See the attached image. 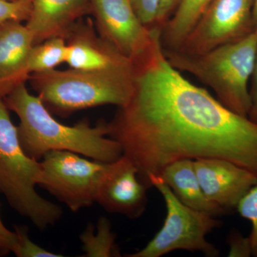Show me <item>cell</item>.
Here are the masks:
<instances>
[{"mask_svg":"<svg viewBox=\"0 0 257 257\" xmlns=\"http://www.w3.org/2000/svg\"><path fill=\"white\" fill-rule=\"evenodd\" d=\"M107 124L149 188L151 176L184 159H221L257 177L256 123L184 78L166 57L160 35L134 62L131 96Z\"/></svg>","mask_w":257,"mask_h":257,"instance_id":"6da1fadb","label":"cell"},{"mask_svg":"<svg viewBox=\"0 0 257 257\" xmlns=\"http://www.w3.org/2000/svg\"><path fill=\"white\" fill-rule=\"evenodd\" d=\"M10 111L18 115L19 138L24 151L41 160L48 152L69 151L92 160L111 163L123 155L121 145L109 136L107 122L92 126L87 120L67 126L56 120L40 98L19 86L4 99Z\"/></svg>","mask_w":257,"mask_h":257,"instance_id":"7a4b0ae2","label":"cell"},{"mask_svg":"<svg viewBox=\"0 0 257 257\" xmlns=\"http://www.w3.org/2000/svg\"><path fill=\"white\" fill-rule=\"evenodd\" d=\"M257 50V30L248 36L201 54L178 50L164 52L172 67L194 75L216 93L229 110L248 117L251 97L248 84Z\"/></svg>","mask_w":257,"mask_h":257,"instance_id":"3957f363","label":"cell"},{"mask_svg":"<svg viewBox=\"0 0 257 257\" xmlns=\"http://www.w3.org/2000/svg\"><path fill=\"white\" fill-rule=\"evenodd\" d=\"M133 71L55 69L31 74L28 81L52 114L67 117L96 106L125 105L133 92Z\"/></svg>","mask_w":257,"mask_h":257,"instance_id":"277c9868","label":"cell"},{"mask_svg":"<svg viewBox=\"0 0 257 257\" xmlns=\"http://www.w3.org/2000/svg\"><path fill=\"white\" fill-rule=\"evenodd\" d=\"M40 178V161L24 151L18 126L13 124L5 101L0 99V192L20 215L45 230L55 225L63 211L37 193Z\"/></svg>","mask_w":257,"mask_h":257,"instance_id":"5b68a950","label":"cell"},{"mask_svg":"<svg viewBox=\"0 0 257 257\" xmlns=\"http://www.w3.org/2000/svg\"><path fill=\"white\" fill-rule=\"evenodd\" d=\"M150 187L162 194L167 216L162 229L140 251L127 257H161L175 250L200 251L206 256H219V251L206 239L208 234L222 223L209 215L187 207L179 200L160 176H151Z\"/></svg>","mask_w":257,"mask_h":257,"instance_id":"8992f818","label":"cell"},{"mask_svg":"<svg viewBox=\"0 0 257 257\" xmlns=\"http://www.w3.org/2000/svg\"><path fill=\"white\" fill-rule=\"evenodd\" d=\"M40 162L39 186L73 212L95 202L98 186L109 164L69 151L48 152Z\"/></svg>","mask_w":257,"mask_h":257,"instance_id":"52a82bcc","label":"cell"},{"mask_svg":"<svg viewBox=\"0 0 257 257\" xmlns=\"http://www.w3.org/2000/svg\"><path fill=\"white\" fill-rule=\"evenodd\" d=\"M253 4L254 0H211L183 43L175 50L204 53L248 36L255 31Z\"/></svg>","mask_w":257,"mask_h":257,"instance_id":"ba28073f","label":"cell"},{"mask_svg":"<svg viewBox=\"0 0 257 257\" xmlns=\"http://www.w3.org/2000/svg\"><path fill=\"white\" fill-rule=\"evenodd\" d=\"M96 32L135 62L150 50L161 30L144 25L130 0H90Z\"/></svg>","mask_w":257,"mask_h":257,"instance_id":"9c48e42d","label":"cell"},{"mask_svg":"<svg viewBox=\"0 0 257 257\" xmlns=\"http://www.w3.org/2000/svg\"><path fill=\"white\" fill-rule=\"evenodd\" d=\"M148 189L139 178L136 166L122 155L108 164L98 186L95 202L106 211L137 219L146 209Z\"/></svg>","mask_w":257,"mask_h":257,"instance_id":"30bf717a","label":"cell"},{"mask_svg":"<svg viewBox=\"0 0 257 257\" xmlns=\"http://www.w3.org/2000/svg\"><path fill=\"white\" fill-rule=\"evenodd\" d=\"M194 165L206 197L227 213L236 209L240 200L257 184L256 175L229 161L198 159Z\"/></svg>","mask_w":257,"mask_h":257,"instance_id":"8fae6325","label":"cell"},{"mask_svg":"<svg viewBox=\"0 0 257 257\" xmlns=\"http://www.w3.org/2000/svg\"><path fill=\"white\" fill-rule=\"evenodd\" d=\"M66 63L82 70L132 71L134 63L103 40L89 18L79 20L66 38Z\"/></svg>","mask_w":257,"mask_h":257,"instance_id":"7c38bea8","label":"cell"},{"mask_svg":"<svg viewBox=\"0 0 257 257\" xmlns=\"http://www.w3.org/2000/svg\"><path fill=\"white\" fill-rule=\"evenodd\" d=\"M91 14L90 0H32L25 26L37 45L55 37L66 40L74 25Z\"/></svg>","mask_w":257,"mask_h":257,"instance_id":"4fadbf2b","label":"cell"},{"mask_svg":"<svg viewBox=\"0 0 257 257\" xmlns=\"http://www.w3.org/2000/svg\"><path fill=\"white\" fill-rule=\"evenodd\" d=\"M33 39L22 22L0 25V99L29 80V58Z\"/></svg>","mask_w":257,"mask_h":257,"instance_id":"5bb4252c","label":"cell"},{"mask_svg":"<svg viewBox=\"0 0 257 257\" xmlns=\"http://www.w3.org/2000/svg\"><path fill=\"white\" fill-rule=\"evenodd\" d=\"M160 177L187 207L213 216L228 214L206 197L194 169V160L184 159L172 162L166 166Z\"/></svg>","mask_w":257,"mask_h":257,"instance_id":"9a60e30c","label":"cell"},{"mask_svg":"<svg viewBox=\"0 0 257 257\" xmlns=\"http://www.w3.org/2000/svg\"><path fill=\"white\" fill-rule=\"evenodd\" d=\"M211 1L181 0L174 14L161 29L163 48L179 49Z\"/></svg>","mask_w":257,"mask_h":257,"instance_id":"2e32d148","label":"cell"},{"mask_svg":"<svg viewBox=\"0 0 257 257\" xmlns=\"http://www.w3.org/2000/svg\"><path fill=\"white\" fill-rule=\"evenodd\" d=\"M84 256H119V248L116 244V236L111 231L110 221L106 217H101L96 229L94 225H88L80 235Z\"/></svg>","mask_w":257,"mask_h":257,"instance_id":"e0dca14e","label":"cell"},{"mask_svg":"<svg viewBox=\"0 0 257 257\" xmlns=\"http://www.w3.org/2000/svg\"><path fill=\"white\" fill-rule=\"evenodd\" d=\"M66 40L60 37L50 39L32 47L29 58V70L30 74L48 72L66 62Z\"/></svg>","mask_w":257,"mask_h":257,"instance_id":"ac0fdd59","label":"cell"},{"mask_svg":"<svg viewBox=\"0 0 257 257\" xmlns=\"http://www.w3.org/2000/svg\"><path fill=\"white\" fill-rule=\"evenodd\" d=\"M236 210L251 224L249 237L252 256L257 257V184L250 189L240 200Z\"/></svg>","mask_w":257,"mask_h":257,"instance_id":"d6986e66","label":"cell"},{"mask_svg":"<svg viewBox=\"0 0 257 257\" xmlns=\"http://www.w3.org/2000/svg\"><path fill=\"white\" fill-rule=\"evenodd\" d=\"M15 232L18 234V243L15 256L18 257H62L63 255L53 253L34 243L29 236L28 227L15 225Z\"/></svg>","mask_w":257,"mask_h":257,"instance_id":"ffe728a7","label":"cell"},{"mask_svg":"<svg viewBox=\"0 0 257 257\" xmlns=\"http://www.w3.org/2000/svg\"><path fill=\"white\" fill-rule=\"evenodd\" d=\"M31 5L32 0H0V25L10 21L26 22Z\"/></svg>","mask_w":257,"mask_h":257,"instance_id":"44dd1931","label":"cell"},{"mask_svg":"<svg viewBox=\"0 0 257 257\" xmlns=\"http://www.w3.org/2000/svg\"><path fill=\"white\" fill-rule=\"evenodd\" d=\"M137 15L144 25L155 28L162 0H130Z\"/></svg>","mask_w":257,"mask_h":257,"instance_id":"7402d4cb","label":"cell"},{"mask_svg":"<svg viewBox=\"0 0 257 257\" xmlns=\"http://www.w3.org/2000/svg\"><path fill=\"white\" fill-rule=\"evenodd\" d=\"M229 257H249L252 256L251 241L248 236H244L237 229H233L227 238Z\"/></svg>","mask_w":257,"mask_h":257,"instance_id":"603a6c76","label":"cell"},{"mask_svg":"<svg viewBox=\"0 0 257 257\" xmlns=\"http://www.w3.org/2000/svg\"><path fill=\"white\" fill-rule=\"evenodd\" d=\"M18 243V234L15 231H10L5 226L0 216V256H7L10 253H14Z\"/></svg>","mask_w":257,"mask_h":257,"instance_id":"cb8c5ba5","label":"cell"},{"mask_svg":"<svg viewBox=\"0 0 257 257\" xmlns=\"http://www.w3.org/2000/svg\"><path fill=\"white\" fill-rule=\"evenodd\" d=\"M181 0H162L155 28L162 29L174 14Z\"/></svg>","mask_w":257,"mask_h":257,"instance_id":"d4e9b609","label":"cell"},{"mask_svg":"<svg viewBox=\"0 0 257 257\" xmlns=\"http://www.w3.org/2000/svg\"><path fill=\"white\" fill-rule=\"evenodd\" d=\"M251 78V87L249 90V94L251 105L248 117L257 124V50Z\"/></svg>","mask_w":257,"mask_h":257,"instance_id":"484cf974","label":"cell"},{"mask_svg":"<svg viewBox=\"0 0 257 257\" xmlns=\"http://www.w3.org/2000/svg\"><path fill=\"white\" fill-rule=\"evenodd\" d=\"M253 20L255 30H257V0H254V4H253Z\"/></svg>","mask_w":257,"mask_h":257,"instance_id":"4316f807","label":"cell"},{"mask_svg":"<svg viewBox=\"0 0 257 257\" xmlns=\"http://www.w3.org/2000/svg\"><path fill=\"white\" fill-rule=\"evenodd\" d=\"M10 1H19V0H10Z\"/></svg>","mask_w":257,"mask_h":257,"instance_id":"83f0119b","label":"cell"}]
</instances>
